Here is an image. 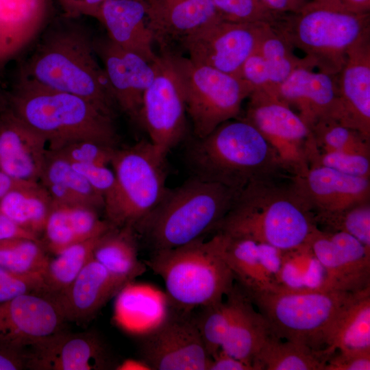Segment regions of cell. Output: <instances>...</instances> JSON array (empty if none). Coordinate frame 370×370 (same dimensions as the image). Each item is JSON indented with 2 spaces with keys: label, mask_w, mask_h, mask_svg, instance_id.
Masks as SVG:
<instances>
[{
  "label": "cell",
  "mask_w": 370,
  "mask_h": 370,
  "mask_svg": "<svg viewBox=\"0 0 370 370\" xmlns=\"http://www.w3.org/2000/svg\"><path fill=\"white\" fill-rule=\"evenodd\" d=\"M314 148L318 151L358 154L370 157V140L358 131L332 119H322L311 128Z\"/></svg>",
  "instance_id": "f35d334b"
},
{
  "label": "cell",
  "mask_w": 370,
  "mask_h": 370,
  "mask_svg": "<svg viewBox=\"0 0 370 370\" xmlns=\"http://www.w3.org/2000/svg\"><path fill=\"white\" fill-rule=\"evenodd\" d=\"M293 185L311 214L331 213L370 199V178L320 166L291 176Z\"/></svg>",
  "instance_id": "ffe728a7"
},
{
  "label": "cell",
  "mask_w": 370,
  "mask_h": 370,
  "mask_svg": "<svg viewBox=\"0 0 370 370\" xmlns=\"http://www.w3.org/2000/svg\"><path fill=\"white\" fill-rule=\"evenodd\" d=\"M273 25L319 71L337 75L349 49L370 33V13L355 14L306 5Z\"/></svg>",
  "instance_id": "52a82bcc"
},
{
  "label": "cell",
  "mask_w": 370,
  "mask_h": 370,
  "mask_svg": "<svg viewBox=\"0 0 370 370\" xmlns=\"http://www.w3.org/2000/svg\"><path fill=\"white\" fill-rule=\"evenodd\" d=\"M293 49V46L273 25H267L258 50L267 66L275 92L277 88L296 69L301 66L315 68L313 62L307 57L295 56Z\"/></svg>",
  "instance_id": "8d00e7d4"
},
{
  "label": "cell",
  "mask_w": 370,
  "mask_h": 370,
  "mask_svg": "<svg viewBox=\"0 0 370 370\" xmlns=\"http://www.w3.org/2000/svg\"><path fill=\"white\" fill-rule=\"evenodd\" d=\"M137 241L138 234L134 227H112L99 237L92 258L127 285L147 269L145 263L138 259Z\"/></svg>",
  "instance_id": "1f68e13d"
},
{
  "label": "cell",
  "mask_w": 370,
  "mask_h": 370,
  "mask_svg": "<svg viewBox=\"0 0 370 370\" xmlns=\"http://www.w3.org/2000/svg\"><path fill=\"white\" fill-rule=\"evenodd\" d=\"M138 1H143L144 3H145V1H146V0H138Z\"/></svg>",
  "instance_id": "6f0895ef"
},
{
  "label": "cell",
  "mask_w": 370,
  "mask_h": 370,
  "mask_svg": "<svg viewBox=\"0 0 370 370\" xmlns=\"http://www.w3.org/2000/svg\"><path fill=\"white\" fill-rule=\"evenodd\" d=\"M308 166H325L351 176L370 178V157L317 150L312 142L306 153Z\"/></svg>",
  "instance_id": "7bdbcfd3"
},
{
  "label": "cell",
  "mask_w": 370,
  "mask_h": 370,
  "mask_svg": "<svg viewBox=\"0 0 370 370\" xmlns=\"http://www.w3.org/2000/svg\"><path fill=\"white\" fill-rule=\"evenodd\" d=\"M308 243L324 269L327 290L356 292L370 286V248L355 237L317 227Z\"/></svg>",
  "instance_id": "9a60e30c"
},
{
  "label": "cell",
  "mask_w": 370,
  "mask_h": 370,
  "mask_svg": "<svg viewBox=\"0 0 370 370\" xmlns=\"http://www.w3.org/2000/svg\"><path fill=\"white\" fill-rule=\"evenodd\" d=\"M352 293L328 290L246 293L266 319L273 334L304 344L324 358L328 329Z\"/></svg>",
  "instance_id": "9c48e42d"
},
{
  "label": "cell",
  "mask_w": 370,
  "mask_h": 370,
  "mask_svg": "<svg viewBox=\"0 0 370 370\" xmlns=\"http://www.w3.org/2000/svg\"><path fill=\"white\" fill-rule=\"evenodd\" d=\"M313 67L296 69L277 88L276 95L298 115L310 129L322 119H333L338 103L337 75Z\"/></svg>",
  "instance_id": "cb8c5ba5"
},
{
  "label": "cell",
  "mask_w": 370,
  "mask_h": 370,
  "mask_svg": "<svg viewBox=\"0 0 370 370\" xmlns=\"http://www.w3.org/2000/svg\"><path fill=\"white\" fill-rule=\"evenodd\" d=\"M165 160L149 141L116 149L110 162L116 186L103 208L112 226L134 228L159 204L168 190Z\"/></svg>",
  "instance_id": "ba28073f"
},
{
  "label": "cell",
  "mask_w": 370,
  "mask_h": 370,
  "mask_svg": "<svg viewBox=\"0 0 370 370\" xmlns=\"http://www.w3.org/2000/svg\"><path fill=\"white\" fill-rule=\"evenodd\" d=\"M106 0H53L69 18L92 17L99 21L101 7Z\"/></svg>",
  "instance_id": "681fc988"
},
{
  "label": "cell",
  "mask_w": 370,
  "mask_h": 370,
  "mask_svg": "<svg viewBox=\"0 0 370 370\" xmlns=\"http://www.w3.org/2000/svg\"><path fill=\"white\" fill-rule=\"evenodd\" d=\"M243 118L251 124L277 153L292 175L308 167L306 151L311 131L287 103L275 93L253 90L248 97Z\"/></svg>",
  "instance_id": "7c38bea8"
},
{
  "label": "cell",
  "mask_w": 370,
  "mask_h": 370,
  "mask_svg": "<svg viewBox=\"0 0 370 370\" xmlns=\"http://www.w3.org/2000/svg\"><path fill=\"white\" fill-rule=\"evenodd\" d=\"M53 3L0 0V84L8 65L37 40L51 21Z\"/></svg>",
  "instance_id": "603a6c76"
},
{
  "label": "cell",
  "mask_w": 370,
  "mask_h": 370,
  "mask_svg": "<svg viewBox=\"0 0 370 370\" xmlns=\"http://www.w3.org/2000/svg\"><path fill=\"white\" fill-rule=\"evenodd\" d=\"M41 276H22L0 268V304L27 293H42Z\"/></svg>",
  "instance_id": "f6af8a7d"
},
{
  "label": "cell",
  "mask_w": 370,
  "mask_h": 370,
  "mask_svg": "<svg viewBox=\"0 0 370 370\" xmlns=\"http://www.w3.org/2000/svg\"><path fill=\"white\" fill-rule=\"evenodd\" d=\"M268 24L218 19L192 32L181 45L192 61L241 78L243 63L258 48Z\"/></svg>",
  "instance_id": "5bb4252c"
},
{
  "label": "cell",
  "mask_w": 370,
  "mask_h": 370,
  "mask_svg": "<svg viewBox=\"0 0 370 370\" xmlns=\"http://www.w3.org/2000/svg\"><path fill=\"white\" fill-rule=\"evenodd\" d=\"M337 350H370V286L350 294L328 329L325 361Z\"/></svg>",
  "instance_id": "f546056e"
},
{
  "label": "cell",
  "mask_w": 370,
  "mask_h": 370,
  "mask_svg": "<svg viewBox=\"0 0 370 370\" xmlns=\"http://www.w3.org/2000/svg\"><path fill=\"white\" fill-rule=\"evenodd\" d=\"M146 266L165 284L174 308L191 311L223 300L234 286V274L221 252V234L153 251Z\"/></svg>",
  "instance_id": "8992f818"
},
{
  "label": "cell",
  "mask_w": 370,
  "mask_h": 370,
  "mask_svg": "<svg viewBox=\"0 0 370 370\" xmlns=\"http://www.w3.org/2000/svg\"><path fill=\"white\" fill-rule=\"evenodd\" d=\"M323 356L308 346L272 333L254 356L253 370H323Z\"/></svg>",
  "instance_id": "836d02e7"
},
{
  "label": "cell",
  "mask_w": 370,
  "mask_h": 370,
  "mask_svg": "<svg viewBox=\"0 0 370 370\" xmlns=\"http://www.w3.org/2000/svg\"><path fill=\"white\" fill-rule=\"evenodd\" d=\"M142 336L138 353L153 370H208L207 352L190 311L175 308Z\"/></svg>",
  "instance_id": "4fadbf2b"
},
{
  "label": "cell",
  "mask_w": 370,
  "mask_h": 370,
  "mask_svg": "<svg viewBox=\"0 0 370 370\" xmlns=\"http://www.w3.org/2000/svg\"><path fill=\"white\" fill-rule=\"evenodd\" d=\"M308 5L349 14L370 13V0H311Z\"/></svg>",
  "instance_id": "f907efd6"
},
{
  "label": "cell",
  "mask_w": 370,
  "mask_h": 370,
  "mask_svg": "<svg viewBox=\"0 0 370 370\" xmlns=\"http://www.w3.org/2000/svg\"><path fill=\"white\" fill-rule=\"evenodd\" d=\"M126 286L92 258L69 287L51 297L65 321L84 322Z\"/></svg>",
  "instance_id": "484cf974"
},
{
  "label": "cell",
  "mask_w": 370,
  "mask_h": 370,
  "mask_svg": "<svg viewBox=\"0 0 370 370\" xmlns=\"http://www.w3.org/2000/svg\"><path fill=\"white\" fill-rule=\"evenodd\" d=\"M370 350L336 351L325 361L323 370H369Z\"/></svg>",
  "instance_id": "c3c4849f"
},
{
  "label": "cell",
  "mask_w": 370,
  "mask_h": 370,
  "mask_svg": "<svg viewBox=\"0 0 370 370\" xmlns=\"http://www.w3.org/2000/svg\"><path fill=\"white\" fill-rule=\"evenodd\" d=\"M271 10L280 14H293L301 10L310 0H261Z\"/></svg>",
  "instance_id": "11a10c76"
},
{
  "label": "cell",
  "mask_w": 370,
  "mask_h": 370,
  "mask_svg": "<svg viewBox=\"0 0 370 370\" xmlns=\"http://www.w3.org/2000/svg\"><path fill=\"white\" fill-rule=\"evenodd\" d=\"M239 192L191 176L169 189L134 230L153 251L178 247L216 232Z\"/></svg>",
  "instance_id": "277c9868"
},
{
  "label": "cell",
  "mask_w": 370,
  "mask_h": 370,
  "mask_svg": "<svg viewBox=\"0 0 370 370\" xmlns=\"http://www.w3.org/2000/svg\"><path fill=\"white\" fill-rule=\"evenodd\" d=\"M286 175L248 185L216 232L247 238L282 251L308 243L317 226Z\"/></svg>",
  "instance_id": "7a4b0ae2"
},
{
  "label": "cell",
  "mask_w": 370,
  "mask_h": 370,
  "mask_svg": "<svg viewBox=\"0 0 370 370\" xmlns=\"http://www.w3.org/2000/svg\"><path fill=\"white\" fill-rule=\"evenodd\" d=\"M337 80L338 103L332 120L370 140V33L349 49Z\"/></svg>",
  "instance_id": "44dd1931"
},
{
  "label": "cell",
  "mask_w": 370,
  "mask_h": 370,
  "mask_svg": "<svg viewBox=\"0 0 370 370\" xmlns=\"http://www.w3.org/2000/svg\"><path fill=\"white\" fill-rule=\"evenodd\" d=\"M226 299L230 306L231 321L221 349L252 367L254 356L271 334L269 324L237 283Z\"/></svg>",
  "instance_id": "83f0119b"
},
{
  "label": "cell",
  "mask_w": 370,
  "mask_h": 370,
  "mask_svg": "<svg viewBox=\"0 0 370 370\" xmlns=\"http://www.w3.org/2000/svg\"><path fill=\"white\" fill-rule=\"evenodd\" d=\"M65 321L54 299L42 293H27L0 304V341L26 349L62 330Z\"/></svg>",
  "instance_id": "ac0fdd59"
},
{
  "label": "cell",
  "mask_w": 370,
  "mask_h": 370,
  "mask_svg": "<svg viewBox=\"0 0 370 370\" xmlns=\"http://www.w3.org/2000/svg\"><path fill=\"white\" fill-rule=\"evenodd\" d=\"M148 26L160 50H169L192 32L221 19L212 0H146Z\"/></svg>",
  "instance_id": "d4e9b609"
},
{
  "label": "cell",
  "mask_w": 370,
  "mask_h": 370,
  "mask_svg": "<svg viewBox=\"0 0 370 370\" xmlns=\"http://www.w3.org/2000/svg\"><path fill=\"white\" fill-rule=\"evenodd\" d=\"M194 318L203 344L212 357L221 349L227 336L231 321L230 304L225 299L202 306Z\"/></svg>",
  "instance_id": "60d3db41"
},
{
  "label": "cell",
  "mask_w": 370,
  "mask_h": 370,
  "mask_svg": "<svg viewBox=\"0 0 370 370\" xmlns=\"http://www.w3.org/2000/svg\"><path fill=\"white\" fill-rule=\"evenodd\" d=\"M21 237L40 240L33 234L20 227L5 214L0 212V241Z\"/></svg>",
  "instance_id": "db71d44e"
},
{
  "label": "cell",
  "mask_w": 370,
  "mask_h": 370,
  "mask_svg": "<svg viewBox=\"0 0 370 370\" xmlns=\"http://www.w3.org/2000/svg\"><path fill=\"white\" fill-rule=\"evenodd\" d=\"M112 227L92 208L53 204L40 241L55 256L73 244L100 236Z\"/></svg>",
  "instance_id": "f1b7e54d"
},
{
  "label": "cell",
  "mask_w": 370,
  "mask_h": 370,
  "mask_svg": "<svg viewBox=\"0 0 370 370\" xmlns=\"http://www.w3.org/2000/svg\"><path fill=\"white\" fill-rule=\"evenodd\" d=\"M77 19L63 15L51 19L19 64L15 82L75 95L115 119L119 108L96 53L94 36Z\"/></svg>",
  "instance_id": "6da1fadb"
},
{
  "label": "cell",
  "mask_w": 370,
  "mask_h": 370,
  "mask_svg": "<svg viewBox=\"0 0 370 370\" xmlns=\"http://www.w3.org/2000/svg\"><path fill=\"white\" fill-rule=\"evenodd\" d=\"M212 1L220 18L227 22L274 25L284 15L271 10L261 0Z\"/></svg>",
  "instance_id": "b9f144b4"
},
{
  "label": "cell",
  "mask_w": 370,
  "mask_h": 370,
  "mask_svg": "<svg viewBox=\"0 0 370 370\" xmlns=\"http://www.w3.org/2000/svg\"><path fill=\"white\" fill-rule=\"evenodd\" d=\"M312 217L319 229L349 234L370 248V199L340 211Z\"/></svg>",
  "instance_id": "ab89813d"
},
{
  "label": "cell",
  "mask_w": 370,
  "mask_h": 370,
  "mask_svg": "<svg viewBox=\"0 0 370 370\" xmlns=\"http://www.w3.org/2000/svg\"><path fill=\"white\" fill-rule=\"evenodd\" d=\"M208 370H253L245 362L229 355L221 349L211 357Z\"/></svg>",
  "instance_id": "f5cc1de1"
},
{
  "label": "cell",
  "mask_w": 370,
  "mask_h": 370,
  "mask_svg": "<svg viewBox=\"0 0 370 370\" xmlns=\"http://www.w3.org/2000/svg\"><path fill=\"white\" fill-rule=\"evenodd\" d=\"M39 182L48 192L53 204L103 210V197L70 162L48 149Z\"/></svg>",
  "instance_id": "4dcf8cb0"
},
{
  "label": "cell",
  "mask_w": 370,
  "mask_h": 370,
  "mask_svg": "<svg viewBox=\"0 0 370 370\" xmlns=\"http://www.w3.org/2000/svg\"><path fill=\"white\" fill-rule=\"evenodd\" d=\"M99 237L73 244L50 258L41 275L42 293L54 297L69 287L92 258Z\"/></svg>",
  "instance_id": "d590c367"
},
{
  "label": "cell",
  "mask_w": 370,
  "mask_h": 370,
  "mask_svg": "<svg viewBox=\"0 0 370 370\" xmlns=\"http://www.w3.org/2000/svg\"><path fill=\"white\" fill-rule=\"evenodd\" d=\"M26 369L96 370L112 366L107 345L96 333H69L62 330L27 347Z\"/></svg>",
  "instance_id": "2e32d148"
},
{
  "label": "cell",
  "mask_w": 370,
  "mask_h": 370,
  "mask_svg": "<svg viewBox=\"0 0 370 370\" xmlns=\"http://www.w3.org/2000/svg\"><path fill=\"white\" fill-rule=\"evenodd\" d=\"M219 233L223 258L245 293L280 290L282 250L247 238Z\"/></svg>",
  "instance_id": "7402d4cb"
},
{
  "label": "cell",
  "mask_w": 370,
  "mask_h": 370,
  "mask_svg": "<svg viewBox=\"0 0 370 370\" xmlns=\"http://www.w3.org/2000/svg\"><path fill=\"white\" fill-rule=\"evenodd\" d=\"M165 51L179 79L195 138L207 136L221 123L237 119L252 90L242 79Z\"/></svg>",
  "instance_id": "30bf717a"
},
{
  "label": "cell",
  "mask_w": 370,
  "mask_h": 370,
  "mask_svg": "<svg viewBox=\"0 0 370 370\" xmlns=\"http://www.w3.org/2000/svg\"><path fill=\"white\" fill-rule=\"evenodd\" d=\"M40 240L12 238L0 241V268L22 276H41L49 260Z\"/></svg>",
  "instance_id": "74e56055"
},
{
  "label": "cell",
  "mask_w": 370,
  "mask_h": 370,
  "mask_svg": "<svg viewBox=\"0 0 370 370\" xmlns=\"http://www.w3.org/2000/svg\"><path fill=\"white\" fill-rule=\"evenodd\" d=\"M116 149L93 141L78 140L51 151L72 164L108 166Z\"/></svg>",
  "instance_id": "ee69618b"
},
{
  "label": "cell",
  "mask_w": 370,
  "mask_h": 370,
  "mask_svg": "<svg viewBox=\"0 0 370 370\" xmlns=\"http://www.w3.org/2000/svg\"><path fill=\"white\" fill-rule=\"evenodd\" d=\"M47 143L8 106L0 89V171L18 180L39 182Z\"/></svg>",
  "instance_id": "d6986e66"
},
{
  "label": "cell",
  "mask_w": 370,
  "mask_h": 370,
  "mask_svg": "<svg viewBox=\"0 0 370 370\" xmlns=\"http://www.w3.org/2000/svg\"><path fill=\"white\" fill-rule=\"evenodd\" d=\"M72 164L103 197L104 201L111 196L116 186V177L112 169L108 168L107 165Z\"/></svg>",
  "instance_id": "7dc6e473"
},
{
  "label": "cell",
  "mask_w": 370,
  "mask_h": 370,
  "mask_svg": "<svg viewBox=\"0 0 370 370\" xmlns=\"http://www.w3.org/2000/svg\"><path fill=\"white\" fill-rule=\"evenodd\" d=\"M99 21L108 37L120 47L135 53L149 62L157 57L148 26L145 3L138 0H106Z\"/></svg>",
  "instance_id": "4316f807"
},
{
  "label": "cell",
  "mask_w": 370,
  "mask_h": 370,
  "mask_svg": "<svg viewBox=\"0 0 370 370\" xmlns=\"http://www.w3.org/2000/svg\"><path fill=\"white\" fill-rule=\"evenodd\" d=\"M186 159L192 175L241 193L257 181L292 175L275 151L249 122L228 120L195 138Z\"/></svg>",
  "instance_id": "3957f363"
},
{
  "label": "cell",
  "mask_w": 370,
  "mask_h": 370,
  "mask_svg": "<svg viewBox=\"0 0 370 370\" xmlns=\"http://www.w3.org/2000/svg\"><path fill=\"white\" fill-rule=\"evenodd\" d=\"M240 77L249 86L252 91L264 90L275 93L271 82L267 66L258 50V47L243 63Z\"/></svg>",
  "instance_id": "bcb514c9"
},
{
  "label": "cell",
  "mask_w": 370,
  "mask_h": 370,
  "mask_svg": "<svg viewBox=\"0 0 370 370\" xmlns=\"http://www.w3.org/2000/svg\"><path fill=\"white\" fill-rule=\"evenodd\" d=\"M154 77L145 90L138 123L149 142L162 156L185 138L186 108L182 90L167 53L160 51L153 62Z\"/></svg>",
  "instance_id": "8fae6325"
},
{
  "label": "cell",
  "mask_w": 370,
  "mask_h": 370,
  "mask_svg": "<svg viewBox=\"0 0 370 370\" xmlns=\"http://www.w3.org/2000/svg\"><path fill=\"white\" fill-rule=\"evenodd\" d=\"M26 369L25 349L15 347L0 341V370Z\"/></svg>",
  "instance_id": "816d5d0a"
},
{
  "label": "cell",
  "mask_w": 370,
  "mask_h": 370,
  "mask_svg": "<svg viewBox=\"0 0 370 370\" xmlns=\"http://www.w3.org/2000/svg\"><path fill=\"white\" fill-rule=\"evenodd\" d=\"M52 205L50 195L40 182H29L0 200V212L40 239Z\"/></svg>",
  "instance_id": "d6a6232c"
},
{
  "label": "cell",
  "mask_w": 370,
  "mask_h": 370,
  "mask_svg": "<svg viewBox=\"0 0 370 370\" xmlns=\"http://www.w3.org/2000/svg\"><path fill=\"white\" fill-rule=\"evenodd\" d=\"M94 47L119 110L138 123L144 92L154 77L153 63L120 47L107 35L94 37Z\"/></svg>",
  "instance_id": "e0dca14e"
},
{
  "label": "cell",
  "mask_w": 370,
  "mask_h": 370,
  "mask_svg": "<svg viewBox=\"0 0 370 370\" xmlns=\"http://www.w3.org/2000/svg\"><path fill=\"white\" fill-rule=\"evenodd\" d=\"M29 182H34L18 180L0 171V200L9 192L23 186Z\"/></svg>",
  "instance_id": "9f6ffc18"
},
{
  "label": "cell",
  "mask_w": 370,
  "mask_h": 370,
  "mask_svg": "<svg viewBox=\"0 0 370 370\" xmlns=\"http://www.w3.org/2000/svg\"><path fill=\"white\" fill-rule=\"evenodd\" d=\"M3 92L13 112L45 137L49 150L78 140L119 147L115 119L84 98L15 81Z\"/></svg>",
  "instance_id": "5b68a950"
},
{
  "label": "cell",
  "mask_w": 370,
  "mask_h": 370,
  "mask_svg": "<svg viewBox=\"0 0 370 370\" xmlns=\"http://www.w3.org/2000/svg\"><path fill=\"white\" fill-rule=\"evenodd\" d=\"M279 280V291H328L324 269L308 242L299 247L282 251Z\"/></svg>",
  "instance_id": "e575fe53"
}]
</instances>
